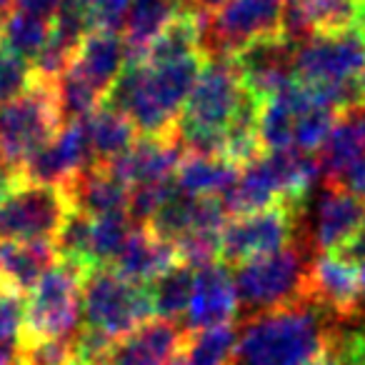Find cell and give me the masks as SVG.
Masks as SVG:
<instances>
[{"label": "cell", "instance_id": "1", "mask_svg": "<svg viewBox=\"0 0 365 365\" xmlns=\"http://www.w3.org/2000/svg\"><path fill=\"white\" fill-rule=\"evenodd\" d=\"M340 323L308 298L250 315L238 328L230 365H305L328 350Z\"/></svg>", "mask_w": 365, "mask_h": 365}, {"label": "cell", "instance_id": "2", "mask_svg": "<svg viewBox=\"0 0 365 365\" xmlns=\"http://www.w3.org/2000/svg\"><path fill=\"white\" fill-rule=\"evenodd\" d=\"M205 56H188L170 63H125L103 103L118 108L140 135H173Z\"/></svg>", "mask_w": 365, "mask_h": 365}, {"label": "cell", "instance_id": "3", "mask_svg": "<svg viewBox=\"0 0 365 365\" xmlns=\"http://www.w3.org/2000/svg\"><path fill=\"white\" fill-rule=\"evenodd\" d=\"M365 73V36L355 26L315 33L295 46L293 78L335 110L363 106L358 81Z\"/></svg>", "mask_w": 365, "mask_h": 365}, {"label": "cell", "instance_id": "4", "mask_svg": "<svg viewBox=\"0 0 365 365\" xmlns=\"http://www.w3.org/2000/svg\"><path fill=\"white\" fill-rule=\"evenodd\" d=\"M248 91L230 58H205L182 103L175 133L182 148L200 155H218L225 128L238 115Z\"/></svg>", "mask_w": 365, "mask_h": 365}, {"label": "cell", "instance_id": "5", "mask_svg": "<svg viewBox=\"0 0 365 365\" xmlns=\"http://www.w3.org/2000/svg\"><path fill=\"white\" fill-rule=\"evenodd\" d=\"M313 255L308 240L300 233L293 243L275 253L235 265L233 283L238 308H243L245 318L305 298V278Z\"/></svg>", "mask_w": 365, "mask_h": 365}, {"label": "cell", "instance_id": "6", "mask_svg": "<svg viewBox=\"0 0 365 365\" xmlns=\"http://www.w3.org/2000/svg\"><path fill=\"white\" fill-rule=\"evenodd\" d=\"M86 270L58 258L28 290L21 343L76 338L83 320V280Z\"/></svg>", "mask_w": 365, "mask_h": 365}, {"label": "cell", "instance_id": "7", "mask_svg": "<svg viewBox=\"0 0 365 365\" xmlns=\"http://www.w3.org/2000/svg\"><path fill=\"white\" fill-rule=\"evenodd\" d=\"M61 128L63 118L53 83L33 78L21 96L0 106V165L18 173V168L48 145Z\"/></svg>", "mask_w": 365, "mask_h": 365}, {"label": "cell", "instance_id": "8", "mask_svg": "<svg viewBox=\"0 0 365 365\" xmlns=\"http://www.w3.org/2000/svg\"><path fill=\"white\" fill-rule=\"evenodd\" d=\"M153 318L148 285L120 278L110 268H96L83 280V328L118 343Z\"/></svg>", "mask_w": 365, "mask_h": 365}, {"label": "cell", "instance_id": "9", "mask_svg": "<svg viewBox=\"0 0 365 365\" xmlns=\"http://www.w3.org/2000/svg\"><path fill=\"white\" fill-rule=\"evenodd\" d=\"M285 0H228L215 13H200V51L205 58H230L248 43L278 36Z\"/></svg>", "mask_w": 365, "mask_h": 365}, {"label": "cell", "instance_id": "10", "mask_svg": "<svg viewBox=\"0 0 365 365\" xmlns=\"http://www.w3.org/2000/svg\"><path fill=\"white\" fill-rule=\"evenodd\" d=\"M71 213V200L63 188L18 180L0 200V240H56Z\"/></svg>", "mask_w": 365, "mask_h": 365}, {"label": "cell", "instance_id": "11", "mask_svg": "<svg viewBox=\"0 0 365 365\" xmlns=\"http://www.w3.org/2000/svg\"><path fill=\"white\" fill-rule=\"evenodd\" d=\"M303 218L305 215L283 203L235 215L233 220H225L220 230L218 258L228 265H240L245 260L275 253L303 233Z\"/></svg>", "mask_w": 365, "mask_h": 365}, {"label": "cell", "instance_id": "12", "mask_svg": "<svg viewBox=\"0 0 365 365\" xmlns=\"http://www.w3.org/2000/svg\"><path fill=\"white\" fill-rule=\"evenodd\" d=\"M365 228V200L350 193L343 182H323V190L315 203L313 223L305 225L303 238L308 240L310 250L330 253L340 248L348 238Z\"/></svg>", "mask_w": 365, "mask_h": 365}, {"label": "cell", "instance_id": "13", "mask_svg": "<svg viewBox=\"0 0 365 365\" xmlns=\"http://www.w3.org/2000/svg\"><path fill=\"white\" fill-rule=\"evenodd\" d=\"M293 56L295 43L285 41L278 33L248 43L235 56H230V61L245 91L263 103L293 83Z\"/></svg>", "mask_w": 365, "mask_h": 365}, {"label": "cell", "instance_id": "14", "mask_svg": "<svg viewBox=\"0 0 365 365\" xmlns=\"http://www.w3.org/2000/svg\"><path fill=\"white\" fill-rule=\"evenodd\" d=\"M93 165L91 148H88L86 133L81 120L63 123L58 135L38 153H33L21 168H18V180L38 182V185H56L63 188L78 173Z\"/></svg>", "mask_w": 365, "mask_h": 365}, {"label": "cell", "instance_id": "15", "mask_svg": "<svg viewBox=\"0 0 365 365\" xmlns=\"http://www.w3.org/2000/svg\"><path fill=\"white\" fill-rule=\"evenodd\" d=\"M182 143L178 133L160 138H145L135 140L123 155L106 163V170L115 180H120L128 190L140 188V185H158V182H170L175 175V168L182 158Z\"/></svg>", "mask_w": 365, "mask_h": 365}, {"label": "cell", "instance_id": "16", "mask_svg": "<svg viewBox=\"0 0 365 365\" xmlns=\"http://www.w3.org/2000/svg\"><path fill=\"white\" fill-rule=\"evenodd\" d=\"M305 298L338 320H358L360 270L338 253L313 255L305 278Z\"/></svg>", "mask_w": 365, "mask_h": 365}, {"label": "cell", "instance_id": "17", "mask_svg": "<svg viewBox=\"0 0 365 365\" xmlns=\"http://www.w3.org/2000/svg\"><path fill=\"white\" fill-rule=\"evenodd\" d=\"M238 293H235L233 273L225 263H210L195 270L190 300L182 318V328L203 330L215 325H228L238 315Z\"/></svg>", "mask_w": 365, "mask_h": 365}, {"label": "cell", "instance_id": "18", "mask_svg": "<svg viewBox=\"0 0 365 365\" xmlns=\"http://www.w3.org/2000/svg\"><path fill=\"white\" fill-rule=\"evenodd\" d=\"M188 330L170 320H148L113 343L106 365H165L185 345Z\"/></svg>", "mask_w": 365, "mask_h": 365}, {"label": "cell", "instance_id": "19", "mask_svg": "<svg viewBox=\"0 0 365 365\" xmlns=\"http://www.w3.org/2000/svg\"><path fill=\"white\" fill-rule=\"evenodd\" d=\"M178 265V253L168 240L153 233L148 225H133L125 243L120 245L110 270L138 285H150L155 278Z\"/></svg>", "mask_w": 365, "mask_h": 365}, {"label": "cell", "instance_id": "20", "mask_svg": "<svg viewBox=\"0 0 365 365\" xmlns=\"http://www.w3.org/2000/svg\"><path fill=\"white\" fill-rule=\"evenodd\" d=\"M123 66H125V46L120 33L91 31L81 41L68 68L106 101Z\"/></svg>", "mask_w": 365, "mask_h": 365}, {"label": "cell", "instance_id": "21", "mask_svg": "<svg viewBox=\"0 0 365 365\" xmlns=\"http://www.w3.org/2000/svg\"><path fill=\"white\" fill-rule=\"evenodd\" d=\"M365 155V106L338 113L320 155L315 158L323 182H343L345 173Z\"/></svg>", "mask_w": 365, "mask_h": 365}, {"label": "cell", "instance_id": "22", "mask_svg": "<svg viewBox=\"0 0 365 365\" xmlns=\"http://www.w3.org/2000/svg\"><path fill=\"white\" fill-rule=\"evenodd\" d=\"M63 190L68 193L71 208L76 213L88 215V218L128 213V188L96 163L83 173H78L68 185H63Z\"/></svg>", "mask_w": 365, "mask_h": 365}, {"label": "cell", "instance_id": "23", "mask_svg": "<svg viewBox=\"0 0 365 365\" xmlns=\"http://www.w3.org/2000/svg\"><path fill=\"white\" fill-rule=\"evenodd\" d=\"M238 173L240 168L230 165L218 155L185 153L175 168L173 185L178 193L190 198H223L238 180Z\"/></svg>", "mask_w": 365, "mask_h": 365}, {"label": "cell", "instance_id": "24", "mask_svg": "<svg viewBox=\"0 0 365 365\" xmlns=\"http://www.w3.org/2000/svg\"><path fill=\"white\" fill-rule=\"evenodd\" d=\"M56 260L58 253L53 240H0V285L28 293Z\"/></svg>", "mask_w": 365, "mask_h": 365}, {"label": "cell", "instance_id": "25", "mask_svg": "<svg viewBox=\"0 0 365 365\" xmlns=\"http://www.w3.org/2000/svg\"><path fill=\"white\" fill-rule=\"evenodd\" d=\"M185 8L178 0H130L123 21L125 63H138L148 46L168 28V23Z\"/></svg>", "mask_w": 365, "mask_h": 365}, {"label": "cell", "instance_id": "26", "mask_svg": "<svg viewBox=\"0 0 365 365\" xmlns=\"http://www.w3.org/2000/svg\"><path fill=\"white\" fill-rule=\"evenodd\" d=\"M81 125L96 165H106V163L115 160L138 140V130L133 128V123L108 103H101L91 115L83 118Z\"/></svg>", "mask_w": 365, "mask_h": 365}, {"label": "cell", "instance_id": "27", "mask_svg": "<svg viewBox=\"0 0 365 365\" xmlns=\"http://www.w3.org/2000/svg\"><path fill=\"white\" fill-rule=\"evenodd\" d=\"M193 275L195 270L188 265H173L168 273L155 278L148 290H150L153 300V313L160 320H170V323H180L185 318V308L190 300V288H193ZM182 325V323H180Z\"/></svg>", "mask_w": 365, "mask_h": 365}, {"label": "cell", "instance_id": "28", "mask_svg": "<svg viewBox=\"0 0 365 365\" xmlns=\"http://www.w3.org/2000/svg\"><path fill=\"white\" fill-rule=\"evenodd\" d=\"M238 328L233 323L215 328L190 330L182 345L185 365H230Z\"/></svg>", "mask_w": 365, "mask_h": 365}, {"label": "cell", "instance_id": "29", "mask_svg": "<svg viewBox=\"0 0 365 365\" xmlns=\"http://www.w3.org/2000/svg\"><path fill=\"white\" fill-rule=\"evenodd\" d=\"M51 38V23L11 11L0 28V46L23 61H36Z\"/></svg>", "mask_w": 365, "mask_h": 365}, {"label": "cell", "instance_id": "30", "mask_svg": "<svg viewBox=\"0 0 365 365\" xmlns=\"http://www.w3.org/2000/svg\"><path fill=\"white\" fill-rule=\"evenodd\" d=\"M21 365H76V338L21 343Z\"/></svg>", "mask_w": 365, "mask_h": 365}, {"label": "cell", "instance_id": "31", "mask_svg": "<svg viewBox=\"0 0 365 365\" xmlns=\"http://www.w3.org/2000/svg\"><path fill=\"white\" fill-rule=\"evenodd\" d=\"M33 81V68L28 61L0 46V106L18 98Z\"/></svg>", "mask_w": 365, "mask_h": 365}, {"label": "cell", "instance_id": "32", "mask_svg": "<svg viewBox=\"0 0 365 365\" xmlns=\"http://www.w3.org/2000/svg\"><path fill=\"white\" fill-rule=\"evenodd\" d=\"M128 6H130V0H83L91 31L118 33L125 21Z\"/></svg>", "mask_w": 365, "mask_h": 365}, {"label": "cell", "instance_id": "33", "mask_svg": "<svg viewBox=\"0 0 365 365\" xmlns=\"http://www.w3.org/2000/svg\"><path fill=\"white\" fill-rule=\"evenodd\" d=\"M11 8L16 13H26V16L53 23L58 8H61V0H13Z\"/></svg>", "mask_w": 365, "mask_h": 365}, {"label": "cell", "instance_id": "34", "mask_svg": "<svg viewBox=\"0 0 365 365\" xmlns=\"http://www.w3.org/2000/svg\"><path fill=\"white\" fill-rule=\"evenodd\" d=\"M333 253H338L340 258L348 260V263L355 265L358 270H365V228L358 230L353 238H348L340 248H335Z\"/></svg>", "mask_w": 365, "mask_h": 365}, {"label": "cell", "instance_id": "35", "mask_svg": "<svg viewBox=\"0 0 365 365\" xmlns=\"http://www.w3.org/2000/svg\"><path fill=\"white\" fill-rule=\"evenodd\" d=\"M343 185L350 190V193L360 195V198L365 200V155L360 158V160L355 163V165L350 168L348 173H345V178H343Z\"/></svg>", "mask_w": 365, "mask_h": 365}, {"label": "cell", "instance_id": "36", "mask_svg": "<svg viewBox=\"0 0 365 365\" xmlns=\"http://www.w3.org/2000/svg\"><path fill=\"white\" fill-rule=\"evenodd\" d=\"M18 185V175L11 170V168L0 165V200L6 198L8 193H11L13 188Z\"/></svg>", "mask_w": 365, "mask_h": 365}, {"label": "cell", "instance_id": "37", "mask_svg": "<svg viewBox=\"0 0 365 365\" xmlns=\"http://www.w3.org/2000/svg\"><path fill=\"white\" fill-rule=\"evenodd\" d=\"M0 365H21V343L18 345L0 343Z\"/></svg>", "mask_w": 365, "mask_h": 365}, {"label": "cell", "instance_id": "38", "mask_svg": "<svg viewBox=\"0 0 365 365\" xmlns=\"http://www.w3.org/2000/svg\"><path fill=\"white\" fill-rule=\"evenodd\" d=\"M353 26L365 36V0H353Z\"/></svg>", "mask_w": 365, "mask_h": 365}, {"label": "cell", "instance_id": "39", "mask_svg": "<svg viewBox=\"0 0 365 365\" xmlns=\"http://www.w3.org/2000/svg\"><path fill=\"white\" fill-rule=\"evenodd\" d=\"M305 365H333V363H330V358H328V355H320V358H315V360H310V363H305Z\"/></svg>", "mask_w": 365, "mask_h": 365}, {"label": "cell", "instance_id": "40", "mask_svg": "<svg viewBox=\"0 0 365 365\" xmlns=\"http://www.w3.org/2000/svg\"><path fill=\"white\" fill-rule=\"evenodd\" d=\"M358 91H360V101H363V106H365V73L360 76V81H358Z\"/></svg>", "mask_w": 365, "mask_h": 365}, {"label": "cell", "instance_id": "41", "mask_svg": "<svg viewBox=\"0 0 365 365\" xmlns=\"http://www.w3.org/2000/svg\"><path fill=\"white\" fill-rule=\"evenodd\" d=\"M11 3H13V0H0V11H11Z\"/></svg>", "mask_w": 365, "mask_h": 365}, {"label": "cell", "instance_id": "42", "mask_svg": "<svg viewBox=\"0 0 365 365\" xmlns=\"http://www.w3.org/2000/svg\"><path fill=\"white\" fill-rule=\"evenodd\" d=\"M8 13H11V11H8ZM8 13H6V11H0V28H3V21H6Z\"/></svg>", "mask_w": 365, "mask_h": 365}]
</instances>
